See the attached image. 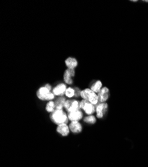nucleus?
Returning <instances> with one entry per match:
<instances>
[{"label":"nucleus","mask_w":148,"mask_h":167,"mask_svg":"<svg viewBox=\"0 0 148 167\" xmlns=\"http://www.w3.org/2000/svg\"><path fill=\"white\" fill-rule=\"evenodd\" d=\"M50 118L55 124L57 125L67 124L69 121L68 116L63 110H55L50 116Z\"/></svg>","instance_id":"f257e3e1"},{"label":"nucleus","mask_w":148,"mask_h":167,"mask_svg":"<svg viewBox=\"0 0 148 167\" xmlns=\"http://www.w3.org/2000/svg\"><path fill=\"white\" fill-rule=\"evenodd\" d=\"M37 96L39 99L41 100L51 101L55 98V94L50 92L45 86L41 87L37 92Z\"/></svg>","instance_id":"f03ea898"},{"label":"nucleus","mask_w":148,"mask_h":167,"mask_svg":"<svg viewBox=\"0 0 148 167\" xmlns=\"http://www.w3.org/2000/svg\"><path fill=\"white\" fill-rule=\"evenodd\" d=\"M107 109H108V104L105 102L100 103L98 104H97L96 107L97 118H103Z\"/></svg>","instance_id":"7ed1b4c3"},{"label":"nucleus","mask_w":148,"mask_h":167,"mask_svg":"<svg viewBox=\"0 0 148 167\" xmlns=\"http://www.w3.org/2000/svg\"><path fill=\"white\" fill-rule=\"evenodd\" d=\"M75 75L74 69H68L65 71L64 74V80L68 84H72L73 81L72 77H74Z\"/></svg>","instance_id":"20e7f679"},{"label":"nucleus","mask_w":148,"mask_h":167,"mask_svg":"<svg viewBox=\"0 0 148 167\" xmlns=\"http://www.w3.org/2000/svg\"><path fill=\"white\" fill-rule=\"evenodd\" d=\"M69 128L73 133L79 134L83 130V126H82L80 123H79V121H73L70 124Z\"/></svg>","instance_id":"39448f33"},{"label":"nucleus","mask_w":148,"mask_h":167,"mask_svg":"<svg viewBox=\"0 0 148 167\" xmlns=\"http://www.w3.org/2000/svg\"><path fill=\"white\" fill-rule=\"evenodd\" d=\"M57 132L63 136H67L70 133L69 126L67 124H61L58 125L57 128Z\"/></svg>","instance_id":"423d86ee"},{"label":"nucleus","mask_w":148,"mask_h":167,"mask_svg":"<svg viewBox=\"0 0 148 167\" xmlns=\"http://www.w3.org/2000/svg\"><path fill=\"white\" fill-rule=\"evenodd\" d=\"M67 86L64 84H59L57 85L55 88L53 90V93L55 96H58V97H61L64 94H65L66 90H67Z\"/></svg>","instance_id":"0eeeda50"},{"label":"nucleus","mask_w":148,"mask_h":167,"mask_svg":"<svg viewBox=\"0 0 148 167\" xmlns=\"http://www.w3.org/2000/svg\"><path fill=\"white\" fill-rule=\"evenodd\" d=\"M99 101L101 103L105 102L109 97V90L108 88L104 87L101 89L100 92L98 93Z\"/></svg>","instance_id":"6e6552de"},{"label":"nucleus","mask_w":148,"mask_h":167,"mask_svg":"<svg viewBox=\"0 0 148 167\" xmlns=\"http://www.w3.org/2000/svg\"><path fill=\"white\" fill-rule=\"evenodd\" d=\"M83 117V114L80 110H77L76 112L68 113V118L69 120H70L71 122L73 121H79Z\"/></svg>","instance_id":"1a4fd4ad"},{"label":"nucleus","mask_w":148,"mask_h":167,"mask_svg":"<svg viewBox=\"0 0 148 167\" xmlns=\"http://www.w3.org/2000/svg\"><path fill=\"white\" fill-rule=\"evenodd\" d=\"M83 110H84V112L86 114H88V116H90V115H92L94 113V112L96 111V108L94 107V105L90 104L88 101V102H86V104L84 105Z\"/></svg>","instance_id":"9d476101"},{"label":"nucleus","mask_w":148,"mask_h":167,"mask_svg":"<svg viewBox=\"0 0 148 167\" xmlns=\"http://www.w3.org/2000/svg\"><path fill=\"white\" fill-rule=\"evenodd\" d=\"M65 64L69 69H74L78 65V62L74 58H68L65 60Z\"/></svg>","instance_id":"9b49d317"},{"label":"nucleus","mask_w":148,"mask_h":167,"mask_svg":"<svg viewBox=\"0 0 148 167\" xmlns=\"http://www.w3.org/2000/svg\"><path fill=\"white\" fill-rule=\"evenodd\" d=\"M66 99L64 97H60L55 101V110H63L64 106Z\"/></svg>","instance_id":"f8f14e48"},{"label":"nucleus","mask_w":148,"mask_h":167,"mask_svg":"<svg viewBox=\"0 0 148 167\" xmlns=\"http://www.w3.org/2000/svg\"><path fill=\"white\" fill-rule=\"evenodd\" d=\"M80 108V102L76 100H73L72 104H71L70 108L67 111L68 112V113H70V112H76V111H77V110H79Z\"/></svg>","instance_id":"ddd939ff"},{"label":"nucleus","mask_w":148,"mask_h":167,"mask_svg":"<svg viewBox=\"0 0 148 167\" xmlns=\"http://www.w3.org/2000/svg\"><path fill=\"white\" fill-rule=\"evenodd\" d=\"M88 102L92 104H93V105H96V104H98V102H99V98H98V96L97 95L95 92H93L91 93V94L90 95V97H89V98H88Z\"/></svg>","instance_id":"4468645a"},{"label":"nucleus","mask_w":148,"mask_h":167,"mask_svg":"<svg viewBox=\"0 0 148 167\" xmlns=\"http://www.w3.org/2000/svg\"><path fill=\"white\" fill-rule=\"evenodd\" d=\"M93 92V91L91 89H89V88L84 89V90L81 91L80 97H82V98H83V100H88L90 95L91 94V93Z\"/></svg>","instance_id":"2eb2a0df"},{"label":"nucleus","mask_w":148,"mask_h":167,"mask_svg":"<svg viewBox=\"0 0 148 167\" xmlns=\"http://www.w3.org/2000/svg\"><path fill=\"white\" fill-rule=\"evenodd\" d=\"M102 86H103V84H102L100 81H96V82L92 86L91 90L95 93H99L102 89Z\"/></svg>","instance_id":"dca6fc26"},{"label":"nucleus","mask_w":148,"mask_h":167,"mask_svg":"<svg viewBox=\"0 0 148 167\" xmlns=\"http://www.w3.org/2000/svg\"><path fill=\"white\" fill-rule=\"evenodd\" d=\"M46 110L48 112H53L55 110V104L53 101H49L46 106Z\"/></svg>","instance_id":"f3484780"},{"label":"nucleus","mask_w":148,"mask_h":167,"mask_svg":"<svg viewBox=\"0 0 148 167\" xmlns=\"http://www.w3.org/2000/svg\"><path fill=\"white\" fill-rule=\"evenodd\" d=\"M84 122L86 123H87V124H94L96 122V119L93 115H90V116H86V117L84 118Z\"/></svg>","instance_id":"a211bd4d"},{"label":"nucleus","mask_w":148,"mask_h":167,"mask_svg":"<svg viewBox=\"0 0 148 167\" xmlns=\"http://www.w3.org/2000/svg\"><path fill=\"white\" fill-rule=\"evenodd\" d=\"M65 95L67 98H71L75 97V90L72 88H68L65 92Z\"/></svg>","instance_id":"6ab92c4d"},{"label":"nucleus","mask_w":148,"mask_h":167,"mask_svg":"<svg viewBox=\"0 0 148 167\" xmlns=\"http://www.w3.org/2000/svg\"><path fill=\"white\" fill-rule=\"evenodd\" d=\"M72 102H73V100H66V102L64 103V107L66 108V110H67L70 108L71 104H72Z\"/></svg>","instance_id":"aec40b11"},{"label":"nucleus","mask_w":148,"mask_h":167,"mask_svg":"<svg viewBox=\"0 0 148 167\" xmlns=\"http://www.w3.org/2000/svg\"><path fill=\"white\" fill-rule=\"evenodd\" d=\"M74 90H75V97L78 98L79 97H80V96L81 91L78 88H75Z\"/></svg>","instance_id":"412c9836"},{"label":"nucleus","mask_w":148,"mask_h":167,"mask_svg":"<svg viewBox=\"0 0 148 167\" xmlns=\"http://www.w3.org/2000/svg\"><path fill=\"white\" fill-rule=\"evenodd\" d=\"M45 86L46 88H47L48 90H49L50 91H51V90H52V88H51V86H50V85H49V84H46V85Z\"/></svg>","instance_id":"4be33fe9"}]
</instances>
